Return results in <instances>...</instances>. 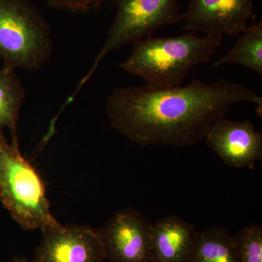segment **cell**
I'll use <instances>...</instances> for the list:
<instances>
[{
  "mask_svg": "<svg viewBox=\"0 0 262 262\" xmlns=\"http://www.w3.org/2000/svg\"><path fill=\"white\" fill-rule=\"evenodd\" d=\"M239 102L256 103L261 115V96L252 89L229 80L207 84L196 79L168 89H116L106 108L111 127L131 142L182 147L204 139L211 125Z\"/></svg>",
  "mask_w": 262,
  "mask_h": 262,
  "instance_id": "1",
  "label": "cell"
},
{
  "mask_svg": "<svg viewBox=\"0 0 262 262\" xmlns=\"http://www.w3.org/2000/svg\"><path fill=\"white\" fill-rule=\"evenodd\" d=\"M223 37L196 36L189 32L178 37H149L134 44L122 62V70L141 77L151 89L181 85L193 67L208 63L215 56Z\"/></svg>",
  "mask_w": 262,
  "mask_h": 262,
  "instance_id": "2",
  "label": "cell"
},
{
  "mask_svg": "<svg viewBox=\"0 0 262 262\" xmlns=\"http://www.w3.org/2000/svg\"><path fill=\"white\" fill-rule=\"evenodd\" d=\"M0 200L26 230H44L59 225L51 211L46 187L18 146L0 134Z\"/></svg>",
  "mask_w": 262,
  "mask_h": 262,
  "instance_id": "3",
  "label": "cell"
},
{
  "mask_svg": "<svg viewBox=\"0 0 262 262\" xmlns=\"http://www.w3.org/2000/svg\"><path fill=\"white\" fill-rule=\"evenodd\" d=\"M53 52L51 29L29 0H0V56L5 67L34 72Z\"/></svg>",
  "mask_w": 262,
  "mask_h": 262,
  "instance_id": "4",
  "label": "cell"
},
{
  "mask_svg": "<svg viewBox=\"0 0 262 262\" xmlns=\"http://www.w3.org/2000/svg\"><path fill=\"white\" fill-rule=\"evenodd\" d=\"M115 18L107 32V38L94 62L92 68L82 80L80 89L108 53L151 37L164 26L182 20L178 0H117Z\"/></svg>",
  "mask_w": 262,
  "mask_h": 262,
  "instance_id": "5",
  "label": "cell"
},
{
  "mask_svg": "<svg viewBox=\"0 0 262 262\" xmlns=\"http://www.w3.org/2000/svg\"><path fill=\"white\" fill-rule=\"evenodd\" d=\"M151 225L132 207L117 211L98 230L111 262H153Z\"/></svg>",
  "mask_w": 262,
  "mask_h": 262,
  "instance_id": "6",
  "label": "cell"
},
{
  "mask_svg": "<svg viewBox=\"0 0 262 262\" xmlns=\"http://www.w3.org/2000/svg\"><path fill=\"white\" fill-rule=\"evenodd\" d=\"M42 232L34 262H103L106 258L98 231L91 227L60 223Z\"/></svg>",
  "mask_w": 262,
  "mask_h": 262,
  "instance_id": "7",
  "label": "cell"
},
{
  "mask_svg": "<svg viewBox=\"0 0 262 262\" xmlns=\"http://www.w3.org/2000/svg\"><path fill=\"white\" fill-rule=\"evenodd\" d=\"M253 14V0H190L182 20L189 32L224 37L244 32Z\"/></svg>",
  "mask_w": 262,
  "mask_h": 262,
  "instance_id": "8",
  "label": "cell"
},
{
  "mask_svg": "<svg viewBox=\"0 0 262 262\" xmlns=\"http://www.w3.org/2000/svg\"><path fill=\"white\" fill-rule=\"evenodd\" d=\"M207 144L224 163L235 168H255L262 159V134L249 120H216L205 136Z\"/></svg>",
  "mask_w": 262,
  "mask_h": 262,
  "instance_id": "9",
  "label": "cell"
},
{
  "mask_svg": "<svg viewBox=\"0 0 262 262\" xmlns=\"http://www.w3.org/2000/svg\"><path fill=\"white\" fill-rule=\"evenodd\" d=\"M198 232L192 224L173 215L152 224L153 262H189Z\"/></svg>",
  "mask_w": 262,
  "mask_h": 262,
  "instance_id": "10",
  "label": "cell"
},
{
  "mask_svg": "<svg viewBox=\"0 0 262 262\" xmlns=\"http://www.w3.org/2000/svg\"><path fill=\"white\" fill-rule=\"evenodd\" d=\"M189 262H239L233 235L219 226L203 229L198 232Z\"/></svg>",
  "mask_w": 262,
  "mask_h": 262,
  "instance_id": "11",
  "label": "cell"
},
{
  "mask_svg": "<svg viewBox=\"0 0 262 262\" xmlns=\"http://www.w3.org/2000/svg\"><path fill=\"white\" fill-rule=\"evenodd\" d=\"M24 99L25 91L15 70L5 66L0 70V134L9 129L15 146H18L17 124Z\"/></svg>",
  "mask_w": 262,
  "mask_h": 262,
  "instance_id": "12",
  "label": "cell"
},
{
  "mask_svg": "<svg viewBox=\"0 0 262 262\" xmlns=\"http://www.w3.org/2000/svg\"><path fill=\"white\" fill-rule=\"evenodd\" d=\"M225 55L213 63L215 68L225 64L244 66L262 75V24H253Z\"/></svg>",
  "mask_w": 262,
  "mask_h": 262,
  "instance_id": "13",
  "label": "cell"
},
{
  "mask_svg": "<svg viewBox=\"0 0 262 262\" xmlns=\"http://www.w3.org/2000/svg\"><path fill=\"white\" fill-rule=\"evenodd\" d=\"M239 262H262V227L248 225L233 235Z\"/></svg>",
  "mask_w": 262,
  "mask_h": 262,
  "instance_id": "14",
  "label": "cell"
},
{
  "mask_svg": "<svg viewBox=\"0 0 262 262\" xmlns=\"http://www.w3.org/2000/svg\"><path fill=\"white\" fill-rule=\"evenodd\" d=\"M53 8L84 11L91 8H97L106 0H43ZM117 1V0H115Z\"/></svg>",
  "mask_w": 262,
  "mask_h": 262,
  "instance_id": "15",
  "label": "cell"
},
{
  "mask_svg": "<svg viewBox=\"0 0 262 262\" xmlns=\"http://www.w3.org/2000/svg\"><path fill=\"white\" fill-rule=\"evenodd\" d=\"M9 262H34V260H29L27 258L15 257Z\"/></svg>",
  "mask_w": 262,
  "mask_h": 262,
  "instance_id": "16",
  "label": "cell"
}]
</instances>
